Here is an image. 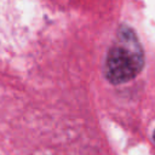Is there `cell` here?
Instances as JSON below:
<instances>
[{
	"label": "cell",
	"mask_w": 155,
	"mask_h": 155,
	"mask_svg": "<svg viewBox=\"0 0 155 155\" xmlns=\"http://www.w3.org/2000/svg\"><path fill=\"white\" fill-rule=\"evenodd\" d=\"M144 65V52L134 31L120 27L107 54L104 75L111 84H124L134 79Z\"/></svg>",
	"instance_id": "cell-1"
},
{
	"label": "cell",
	"mask_w": 155,
	"mask_h": 155,
	"mask_svg": "<svg viewBox=\"0 0 155 155\" xmlns=\"http://www.w3.org/2000/svg\"><path fill=\"white\" fill-rule=\"evenodd\" d=\"M153 138H154V140H155V131H154V133H153Z\"/></svg>",
	"instance_id": "cell-2"
}]
</instances>
